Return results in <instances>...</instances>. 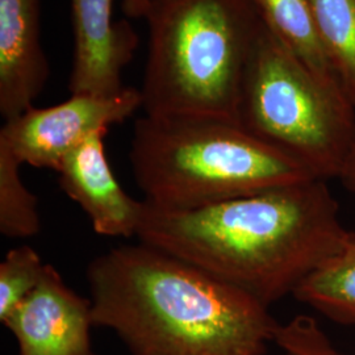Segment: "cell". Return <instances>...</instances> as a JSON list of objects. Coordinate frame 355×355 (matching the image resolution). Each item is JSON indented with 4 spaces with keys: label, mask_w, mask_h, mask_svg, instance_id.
I'll return each mask as SVG.
<instances>
[{
    "label": "cell",
    "mask_w": 355,
    "mask_h": 355,
    "mask_svg": "<svg viewBox=\"0 0 355 355\" xmlns=\"http://www.w3.org/2000/svg\"><path fill=\"white\" fill-rule=\"evenodd\" d=\"M346 233L327 180L312 179L190 209L142 200L136 237L270 306L293 295Z\"/></svg>",
    "instance_id": "cell-1"
},
{
    "label": "cell",
    "mask_w": 355,
    "mask_h": 355,
    "mask_svg": "<svg viewBox=\"0 0 355 355\" xmlns=\"http://www.w3.org/2000/svg\"><path fill=\"white\" fill-rule=\"evenodd\" d=\"M87 282L94 327L132 355H265L274 343L267 305L144 242L94 258Z\"/></svg>",
    "instance_id": "cell-2"
},
{
    "label": "cell",
    "mask_w": 355,
    "mask_h": 355,
    "mask_svg": "<svg viewBox=\"0 0 355 355\" xmlns=\"http://www.w3.org/2000/svg\"><path fill=\"white\" fill-rule=\"evenodd\" d=\"M144 19L145 114L239 123L243 79L263 26L253 0H149Z\"/></svg>",
    "instance_id": "cell-3"
},
{
    "label": "cell",
    "mask_w": 355,
    "mask_h": 355,
    "mask_svg": "<svg viewBox=\"0 0 355 355\" xmlns=\"http://www.w3.org/2000/svg\"><path fill=\"white\" fill-rule=\"evenodd\" d=\"M129 161L145 202L190 209L318 179L236 121L153 117L135 123Z\"/></svg>",
    "instance_id": "cell-4"
},
{
    "label": "cell",
    "mask_w": 355,
    "mask_h": 355,
    "mask_svg": "<svg viewBox=\"0 0 355 355\" xmlns=\"http://www.w3.org/2000/svg\"><path fill=\"white\" fill-rule=\"evenodd\" d=\"M239 123L318 179L338 178L355 148V105L341 83L311 71L263 21Z\"/></svg>",
    "instance_id": "cell-5"
},
{
    "label": "cell",
    "mask_w": 355,
    "mask_h": 355,
    "mask_svg": "<svg viewBox=\"0 0 355 355\" xmlns=\"http://www.w3.org/2000/svg\"><path fill=\"white\" fill-rule=\"evenodd\" d=\"M142 107L140 89L125 87L114 96L71 95L48 108L32 107L0 129V145L21 165L55 173L64 158L95 133L108 132Z\"/></svg>",
    "instance_id": "cell-6"
},
{
    "label": "cell",
    "mask_w": 355,
    "mask_h": 355,
    "mask_svg": "<svg viewBox=\"0 0 355 355\" xmlns=\"http://www.w3.org/2000/svg\"><path fill=\"white\" fill-rule=\"evenodd\" d=\"M3 325L12 333L19 355H94L91 302L76 295L51 265Z\"/></svg>",
    "instance_id": "cell-7"
},
{
    "label": "cell",
    "mask_w": 355,
    "mask_h": 355,
    "mask_svg": "<svg viewBox=\"0 0 355 355\" xmlns=\"http://www.w3.org/2000/svg\"><path fill=\"white\" fill-rule=\"evenodd\" d=\"M114 1L71 0V95L114 96L125 89L123 71L139 46V36L128 20H114Z\"/></svg>",
    "instance_id": "cell-8"
},
{
    "label": "cell",
    "mask_w": 355,
    "mask_h": 355,
    "mask_svg": "<svg viewBox=\"0 0 355 355\" xmlns=\"http://www.w3.org/2000/svg\"><path fill=\"white\" fill-rule=\"evenodd\" d=\"M105 135L95 133L64 158L58 183L98 234L129 239L137 236L142 202L130 198L114 177L104 149Z\"/></svg>",
    "instance_id": "cell-9"
},
{
    "label": "cell",
    "mask_w": 355,
    "mask_h": 355,
    "mask_svg": "<svg viewBox=\"0 0 355 355\" xmlns=\"http://www.w3.org/2000/svg\"><path fill=\"white\" fill-rule=\"evenodd\" d=\"M40 36V0H0V114L6 121L31 110L49 79Z\"/></svg>",
    "instance_id": "cell-10"
},
{
    "label": "cell",
    "mask_w": 355,
    "mask_h": 355,
    "mask_svg": "<svg viewBox=\"0 0 355 355\" xmlns=\"http://www.w3.org/2000/svg\"><path fill=\"white\" fill-rule=\"evenodd\" d=\"M293 296L329 320L355 324V233H346L341 246L313 270Z\"/></svg>",
    "instance_id": "cell-11"
},
{
    "label": "cell",
    "mask_w": 355,
    "mask_h": 355,
    "mask_svg": "<svg viewBox=\"0 0 355 355\" xmlns=\"http://www.w3.org/2000/svg\"><path fill=\"white\" fill-rule=\"evenodd\" d=\"M253 1L263 21L311 71L324 79L341 83L320 37L309 0Z\"/></svg>",
    "instance_id": "cell-12"
},
{
    "label": "cell",
    "mask_w": 355,
    "mask_h": 355,
    "mask_svg": "<svg viewBox=\"0 0 355 355\" xmlns=\"http://www.w3.org/2000/svg\"><path fill=\"white\" fill-rule=\"evenodd\" d=\"M309 1L330 64L355 105V0Z\"/></svg>",
    "instance_id": "cell-13"
},
{
    "label": "cell",
    "mask_w": 355,
    "mask_h": 355,
    "mask_svg": "<svg viewBox=\"0 0 355 355\" xmlns=\"http://www.w3.org/2000/svg\"><path fill=\"white\" fill-rule=\"evenodd\" d=\"M20 166L0 145V233L10 239L33 237L41 230L37 198L23 183Z\"/></svg>",
    "instance_id": "cell-14"
},
{
    "label": "cell",
    "mask_w": 355,
    "mask_h": 355,
    "mask_svg": "<svg viewBox=\"0 0 355 355\" xmlns=\"http://www.w3.org/2000/svg\"><path fill=\"white\" fill-rule=\"evenodd\" d=\"M46 263L29 246L10 250L0 263V321L33 291L41 282Z\"/></svg>",
    "instance_id": "cell-15"
},
{
    "label": "cell",
    "mask_w": 355,
    "mask_h": 355,
    "mask_svg": "<svg viewBox=\"0 0 355 355\" xmlns=\"http://www.w3.org/2000/svg\"><path fill=\"white\" fill-rule=\"evenodd\" d=\"M274 343L283 355H346L330 341L315 318L305 315L278 324Z\"/></svg>",
    "instance_id": "cell-16"
},
{
    "label": "cell",
    "mask_w": 355,
    "mask_h": 355,
    "mask_svg": "<svg viewBox=\"0 0 355 355\" xmlns=\"http://www.w3.org/2000/svg\"><path fill=\"white\" fill-rule=\"evenodd\" d=\"M149 0H123V12L129 19H144Z\"/></svg>",
    "instance_id": "cell-17"
},
{
    "label": "cell",
    "mask_w": 355,
    "mask_h": 355,
    "mask_svg": "<svg viewBox=\"0 0 355 355\" xmlns=\"http://www.w3.org/2000/svg\"><path fill=\"white\" fill-rule=\"evenodd\" d=\"M338 179L343 182V186L347 190L355 193V148L343 166V171H341Z\"/></svg>",
    "instance_id": "cell-18"
},
{
    "label": "cell",
    "mask_w": 355,
    "mask_h": 355,
    "mask_svg": "<svg viewBox=\"0 0 355 355\" xmlns=\"http://www.w3.org/2000/svg\"><path fill=\"white\" fill-rule=\"evenodd\" d=\"M94 355H95V354H94Z\"/></svg>",
    "instance_id": "cell-19"
}]
</instances>
